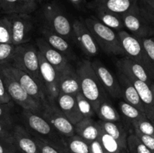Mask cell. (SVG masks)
I'll list each match as a JSON object with an SVG mask.
<instances>
[{"label": "cell", "instance_id": "6da1fadb", "mask_svg": "<svg viewBox=\"0 0 154 153\" xmlns=\"http://www.w3.org/2000/svg\"><path fill=\"white\" fill-rule=\"evenodd\" d=\"M76 70L79 76L81 89L85 97L91 102L96 112L99 105L108 100V93L92 66L90 60L84 59L77 64Z\"/></svg>", "mask_w": 154, "mask_h": 153}, {"label": "cell", "instance_id": "7a4b0ae2", "mask_svg": "<svg viewBox=\"0 0 154 153\" xmlns=\"http://www.w3.org/2000/svg\"><path fill=\"white\" fill-rule=\"evenodd\" d=\"M89 28L97 43L104 52L108 55H125L117 33L112 28L104 25L95 16H90L84 19Z\"/></svg>", "mask_w": 154, "mask_h": 153}, {"label": "cell", "instance_id": "3957f363", "mask_svg": "<svg viewBox=\"0 0 154 153\" xmlns=\"http://www.w3.org/2000/svg\"><path fill=\"white\" fill-rule=\"evenodd\" d=\"M7 65L26 72L45 86L40 74L38 49L33 44L26 43L16 45L13 57Z\"/></svg>", "mask_w": 154, "mask_h": 153}, {"label": "cell", "instance_id": "277c9868", "mask_svg": "<svg viewBox=\"0 0 154 153\" xmlns=\"http://www.w3.org/2000/svg\"><path fill=\"white\" fill-rule=\"evenodd\" d=\"M21 115L26 128L32 134L51 143L66 148L63 136L41 114L23 110Z\"/></svg>", "mask_w": 154, "mask_h": 153}, {"label": "cell", "instance_id": "5b68a950", "mask_svg": "<svg viewBox=\"0 0 154 153\" xmlns=\"http://www.w3.org/2000/svg\"><path fill=\"white\" fill-rule=\"evenodd\" d=\"M42 13L47 27L68 40H73L72 23L57 3L54 2L45 3L42 7Z\"/></svg>", "mask_w": 154, "mask_h": 153}, {"label": "cell", "instance_id": "8992f818", "mask_svg": "<svg viewBox=\"0 0 154 153\" xmlns=\"http://www.w3.org/2000/svg\"><path fill=\"white\" fill-rule=\"evenodd\" d=\"M0 72L12 100L21 106L23 110L41 114L42 105L31 97L2 65H0Z\"/></svg>", "mask_w": 154, "mask_h": 153}, {"label": "cell", "instance_id": "52a82bcc", "mask_svg": "<svg viewBox=\"0 0 154 153\" xmlns=\"http://www.w3.org/2000/svg\"><path fill=\"white\" fill-rule=\"evenodd\" d=\"M125 55L144 67L154 80V66L141 40L126 30L117 32Z\"/></svg>", "mask_w": 154, "mask_h": 153}, {"label": "cell", "instance_id": "ba28073f", "mask_svg": "<svg viewBox=\"0 0 154 153\" xmlns=\"http://www.w3.org/2000/svg\"><path fill=\"white\" fill-rule=\"evenodd\" d=\"M125 28L138 38L154 37V26L140 8L138 2L122 15Z\"/></svg>", "mask_w": 154, "mask_h": 153}, {"label": "cell", "instance_id": "9c48e42d", "mask_svg": "<svg viewBox=\"0 0 154 153\" xmlns=\"http://www.w3.org/2000/svg\"><path fill=\"white\" fill-rule=\"evenodd\" d=\"M41 115L63 136H70L75 134L74 124L66 116L57 101L48 99L42 106Z\"/></svg>", "mask_w": 154, "mask_h": 153}, {"label": "cell", "instance_id": "30bf717a", "mask_svg": "<svg viewBox=\"0 0 154 153\" xmlns=\"http://www.w3.org/2000/svg\"><path fill=\"white\" fill-rule=\"evenodd\" d=\"M2 66L20 84L25 91L42 106L48 101L49 98L45 87L39 83L32 76L26 72L11 65Z\"/></svg>", "mask_w": 154, "mask_h": 153}, {"label": "cell", "instance_id": "8fae6325", "mask_svg": "<svg viewBox=\"0 0 154 153\" xmlns=\"http://www.w3.org/2000/svg\"><path fill=\"white\" fill-rule=\"evenodd\" d=\"M11 23L14 45L29 43L35 31V21L31 14L7 15Z\"/></svg>", "mask_w": 154, "mask_h": 153}, {"label": "cell", "instance_id": "7c38bea8", "mask_svg": "<svg viewBox=\"0 0 154 153\" xmlns=\"http://www.w3.org/2000/svg\"><path fill=\"white\" fill-rule=\"evenodd\" d=\"M73 40L82 52L88 56H95L99 53V46L91 32L86 25L84 20L77 19L72 22Z\"/></svg>", "mask_w": 154, "mask_h": 153}, {"label": "cell", "instance_id": "4fadbf2b", "mask_svg": "<svg viewBox=\"0 0 154 153\" xmlns=\"http://www.w3.org/2000/svg\"><path fill=\"white\" fill-rule=\"evenodd\" d=\"M38 56L41 76L46 88L48 98L56 100L60 93V88H59L58 72L54 68V66L51 65L45 59V57L38 50Z\"/></svg>", "mask_w": 154, "mask_h": 153}, {"label": "cell", "instance_id": "5bb4252c", "mask_svg": "<svg viewBox=\"0 0 154 153\" xmlns=\"http://www.w3.org/2000/svg\"><path fill=\"white\" fill-rule=\"evenodd\" d=\"M92 66L108 95L115 99L122 98L121 86L118 78L116 77L99 60L92 62Z\"/></svg>", "mask_w": 154, "mask_h": 153}, {"label": "cell", "instance_id": "9a60e30c", "mask_svg": "<svg viewBox=\"0 0 154 153\" xmlns=\"http://www.w3.org/2000/svg\"><path fill=\"white\" fill-rule=\"evenodd\" d=\"M116 67L119 73L123 74L127 77L143 81L150 86L153 84V78L145 68L129 57L120 58L116 63Z\"/></svg>", "mask_w": 154, "mask_h": 153}, {"label": "cell", "instance_id": "2e32d148", "mask_svg": "<svg viewBox=\"0 0 154 153\" xmlns=\"http://www.w3.org/2000/svg\"><path fill=\"white\" fill-rule=\"evenodd\" d=\"M12 136L13 144L18 153H40L34 136L26 127L15 124L13 128Z\"/></svg>", "mask_w": 154, "mask_h": 153}, {"label": "cell", "instance_id": "e0dca14e", "mask_svg": "<svg viewBox=\"0 0 154 153\" xmlns=\"http://www.w3.org/2000/svg\"><path fill=\"white\" fill-rule=\"evenodd\" d=\"M59 88L60 93L76 95L81 92L79 76L76 68L69 63L58 73Z\"/></svg>", "mask_w": 154, "mask_h": 153}, {"label": "cell", "instance_id": "ac0fdd59", "mask_svg": "<svg viewBox=\"0 0 154 153\" xmlns=\"http://www.w3.org/2000/svg\"><path fill=\"white\" fill-rule=\"evenodd\" d=\"M35 45L38 50L51 65L54 66L58 73L61 71L69 63H70L69 59L66 56L51 46L42 37L36 39Z\"/></svg>", "mask_w": 154, "mask_h": 153}, {"label": "cell", "instance_id": "d6986e66", "mask_svg": "<svg viewBox=\"0 0 154 153\" xmlns=\"http://www.w3.org/2000/svg\"><path fill=\"white\" fill-rule=\"evenodd\" d=\"M38 4L35 0H0V11L5 15L31 14Z\"/></svg>", "mask_w": 154, "mask_h": 153}, {"label": "cell", "instance_id": "ffe728a7", "mask_svg": "<svg viewBox=\"0 0 154 153\" xmlns=\"http://www.w3.org/2000/svg\"><path fill=\"white\" fill-rule=\"evenodd\" d=\"M56 101L63 113L74 125L84 118L80 111L75 95L60 93Z\"/></svg>", "mask_w": 154, "mask_h": 153}, {"label": "cell", "instance_id": "44dd1931", "mask_svg": "<svg viewBox=\"0 0 154 153\" xmlns=\"http://www.w3.org/2000/svg\"><path fill=\"white\" fill-rule=\"evenodd\" d=\"M41 33L42 38H45L51 46L62 52L69 60L73 59L75 57V52L67 39L65 38L63 36L57 34L53 30L50 29L46 26L41 28Z\"/></svg>", "mask_w": 154, "mask_h": 153}, {"label": "cell", "instance_id": "7402d4cb", "mask_svg": "<svg viewBox=\"0 0 154 153\" xmlns=\"http://www.w3.org/2000/svg\"><path fill=\"white\" fill-rule=\"evenodd\" d=\"M129 79L132 81L139 94L147 118L154 123V94L151 86L143 81L133 78Z\"/></svg>", "mask_w": 154, "mask_h": 153}, {"label": "cell", "instance_id": "603a6c76", "mask_svg": "<svg viewBox=\"0 0 154 153\" xmlns=\"http://www.w3.org/2000/svg\"><path fill=\"white\" fill-rule=\"evenodd\" d=\"M137 3L138 0H93L87 4V7L89 8H102L122 16L130 10Z\"/></svg>", "mask_w": 154, "mask_h": 153}, {"label": "cell", "instance_id": "cb8c5ba5", "mask_svg": "<svg viewBox=\"0 0 154 153\" xmlns=\"http://www.w3.org/2000/svg\"><path fill=\"white\" fill-rule=\"evenodd\" d=\"M117 78H118L120 86H121L122 98H123V100L130 104L132 106H135L140 111L145 113L144 108L141 100V98H140L139 94L132 81L123 74L119 73Z\"/></svg>", "mask_w": 154, "mask_h": 153}, {"label": "cell", "instance_id": "d4e9b609", "mask_svg": "<svg viewBox=\"0 0 154 153\" xmlns=\"http://www.w3.org/2000/svg\"><path fill=\"white\" fill-rule=\"evenodd\" d=\"M75 134L83 138L84 140L90 143L99 139V125L98 122L93 118L84 117L82 120L74 125Z\"/></svg>", "mask_w": 154, "mask_h": 153}, {"label": "cell", "instance_id": "484cf974", "mask_svg": "<svg viewBox=\"0 0 154 153\" xmlns=\"http://www.w3.org/2000/svg\"><path fill=\"white\" fill-rule=\"evenodd\" d=\"M90 9L95 13L94 16L106 26L112 28L114 31H117V32L125 30L121 15L105 10L102 8H91Z\"/></svg>", "mask_w": 154, "mask_h": 153}, {"label": "cell", "instance_id": "4316f807", "mask_svg": "<svg viewBox=\"0 0 154 153\" xmlns=\"http://www.w3.org/2000/svg\"><path fill=\"white\" fill-rule=\"evenodd\" d=\"M98 124L102 129L105 130L107 134L114 137L123 148L128 150L127 148V138L128 134L126 128L120 122H104L99 120Z\"/></svg>", "mask_w": 154, "mask_h": 153}, {"label": "cell", "instance_id": "83f0119b", "mask_svg": "<svg viewBox=\"0 0 154 153\" xmlns=\"http://www.w3.org/2000/svg\"><path fill=\"white\" fill-rule=\"evenodd\" d=\"M63 140L69 153H91L90 143L77 134L63 137Z\"/></svg>", "mask_w": 154, "mask_h": 153}, {"label": "cell", "instance_id": "f1b7e54d", "mask_svg": "<svg viewBox=\"0 0 154 153\" xmlns=\"http://www.w3.org/2000/svg\"><path fill=\"white\" fill-rule=\"evenodd\" d=\"M96 113L99 118V120L102 121L114 122L120 121V113L117 109L111 104L109 99L105 100L99 105Z\"/></svg>", "mask_w": 154, "mask_h": 153}, {"label": "cell", "instance_id": "f546056e", "mask_svg": "<svg viewBox=\"0 0 154 153\" xmlns=\"http://www.w3.org/2000/svg\"><path fill=\"white\" fill-rule=\"evenodd\" d=\"M99 140L102 143L105 153H127V150L122 147V146L99 126Z\"/></svg>", "mask_w": 154, "mask_h": 153}, {"label": "cell", "instance_id": "4dcf8cb0", "mask_svg": "<svg viewBox=\"0 0 154 153\" xmlns=\"http://www.w3.org/2000/svg\"><path fill=\"white\" fill-rule=\"evenodd\" d=\"M118 106L121 114L130 124L132 122L147 118L145 113L140 111L138 108L132 106V104L127 103L125 100H121L119 102Z\"/></svg>", "mask_w": 154, "mask_h": 153}, {"label": "cell", "instance_id": "1f68e13d", "mask_svg": "<svg viewBox=\"0 0 154 153\" xmlns=\"http://www.w3.org/2000/svg\"><path fill=\"white\" fill-rule=\"evenodd\" d=\"M127 148L129 153H153L134 132L128 135Z\"/></svg>", "mask_w": 154, "mask_h": 153}, {"label": "cell", "instance_id": "d6a6232c", "mask_svg": "<svg viewBox=\"0 0 154 153\" xmlns=\"http://www.w3.org/2000/svg\"><path fill=\"white\" fill-rule=\"evenodd\" d=\"M75 97H76L80 111L83 114L84 117L94 118L96 116V111H95L91 102L85 97V95L83 94L82 92H78L75 95Z\"/></svg>", "mask_w": 154, "mask_h": 153}, {"label": "cell", "instance_id": "836d02e7", "mask_svg": "<svg viewBox=\"0 0 154 153\" xmlns=\"http://www.w3.org/2000/svg\"><path fill=\"white\" fill-rule=\"evenodd\" d=\"M0 43L13 44L11 23L7 15L0 18Z\"/></svg>", "mask_w": 154, "mask_h": 153}, {"label": "cell", "instance_id": "e575fe53", "mask_svg": "<svg viewBox=\"0 0 154 153\" xmlns=\"http://www.w3.org/2000/svg\"><path fill=\"white\" fill-rule=\"evenodd\" d=\"M32 135L34 136L35 140L37 142L39 150H40V153H69L66 148L64 147L59 146L55 144L51 143V142L42 139L36 135Z\"/></svg>", "mask_w": 154, "mask_h": 153}, {"label": "cell", "instance_id": "d590c367", "mask_svg": "<svg viewBox=\"0 0 154 153\" xmlns=\"http://www.w3.org/2000/svg\"><path fill=\"white\" fill-rule=\"evenodd\" d=\"M13 100L8 104H0V122L13 128L14 118L12 115Z\"/></svg>", "mask_w": 154, "mask_h": 153}, {"label": "cell", "instance_id": "8d00e7d4", "mask_svg": "<svg viewBox=\"0 0 154 153\" xmlns=\"http://www.w3.org/2000/svg\"><path fill=\"white\" fill-rule=\"evenodd\" d=\"M131 125L133 128V130H138L141 134L154 137V123L147 118L132 122Z\"/></svg>", "mask_w": 154, "mask_h": 153}, {"label": "cell", "instance_id": "74e56055", "mask_svg": "<svg viewBox=\"0 0 154 153\" xmlns=\"http://www.w3.org/2000/svg\"><path fill=\"white\" fill-rule=\"evenodd\" d=\"M16 45L0 43V65H7L14 53Z\"/></svg>", "mask_w": 154, "mask_h": 153}, {"label": "cell", "instance_id": "f35d334b", "mask_svg": "<svg viewBox=\"0 0 154 153\" xmlns=\"http://www.w3.org/2000/svg\"><path fill=\"white\" fill-rule=\"evenodd\" d=\"M145 49L150 61L154 66V37L147 38H138Z\"/></svg>", "mask_w": 154, "mask_h": 153}, {"label": "cell", "instance_id": "ab89813d", "mask_svg": "<svg viewBox=\"0 0 154 153\" xmlns=\"http://www.w3.org/2000/svg\"><path fill=\"white\" fill-rule=\"evenodd\" d=\"M138 2L145 14L154 17V0H138Z\"/></svg>", "mask_w": 154, "mask_h": 153}, {"label": "cell", "instance_id": "60d3db41", "mask_svg": "<svg viewBox=\"0 0 154 153\" xmlns=\"http://www.w3.org/2000/svg\"><path fill=\"white\" fill-rule=\"evenodd\" d=\"M11 101H12V99L8 92L0 72V104H8Z\"/></svg>", "mask_w": 154, "mask_h": 153}, {"label": "cell", "instance_id": "b9f144b4", "mask_svg": "<svg viewBox=\"0 0 154 153\" xmlns=\"http://www.w3.org/2000/svg\"><path fill=\"white\" fill-rule=\"evenodd\" d=\"M12 131H13V128L8 127L7 125L0 122V139L13 143Z\"/></svg>", "mask_w": 154, "mask_h": 153}, {"label": "cell", "instance_id": "7bdbcfd3", "mask_svg": "<svg viewBox=\"0 0 154 153\" xmlns=\"http://www.w3.org/2000/svg\"><path fill=\"white\" fill-rule=\"evenodd\" d=\"M133 132L138 136L140 140L144 142V145L147 147L150 150L154 153V137L151 136H148V135H145L144 134H141V132L138 131V130H133Z\"/></svg>", "mask_w": 154, "mask_h": 153}, {"label": "cell", "instance_id": "ee69618b", "mask_svg": "<svg viewBox=\"0 0 154 153\" xmlns=\"http://www.w3.org/2000/svg\"><path fill=\"white\" fill-rule=\"evenodd\" d=\"M0 153H18L12 142L0 139Z\"/></svg>", "mask_w": 154, "mask_h": 153}, {"label": "cell", "instance_id": "f6af8a7d", "mask_svg": "<svg viewBox=\"0 0 154 153\" xmlns=\"http://www.w3.org/2000/svg\"><path fill=\"white\" fill-rule=\"evenodd\" d=\"M90 146L91 153H105L102 143L99 139L90 142Z\"/></svg>", "mask_w": 154, "mask_h": 153}, {"label": "cell", "instance_id": "bcb514c9", "mask_svg": "<svg viewBox=\"0 0 154 153\" xmlns=\"http://www.w3.org/2000/svg\"><path fill=\"white\" fill-rule=\"evenodd\" d=\"M68 1L78 9H84V8L87 6L85 0H68Z\"/></svg>", "mask_w": 154, "mask_h": 153}, {"label": "cell", "instance_id": "7dc6e473", "mask_svg": "<svg viewBox=\"0 0 154 153\" xmlns=\"http://www.w3.org/2000/svg\"><path fill=\"white\" fill-rule=\"evenodd\" d=\"M142 11H143V10H142ZM145 15H146V16H147V17L148 18V19L150 20V21H151V22H152V23H153V25L154 26V17H153V16H147V14H145Z\"/></svg>", "mask_w": 154, "mask_h": 153}, {"label": "cell", "instance_id": "c3c4849f", "mask_svg": "<svg viewBox=\"0 0 154 153\" xmlns=\"http://www.w3.org/2000/svg\"><path fill=\"white\" fill-rule=\"evenodd\" d=\"M38 3H41V2H43L45 1H48V0H35Z\"/></svg>", "mask_w": 154, "mask_h": 153}, {"label": "cell", "instance_id": "681fc988", "mask_svg": "<svg viewBox=\"0 0 154 153\" xmlns=\"http://www.w3.org/2000/svg\"><path fill=\"white\" fill-rule=\"evenodd\" d=\"M151 88H152V89H153V94H154V83L153 84V85L151 86Z\"/></svg>", "mask_w": 154, "mask_h": 153}, {"label": "cell", "instance_id": "f907efd6", "mask_svg": "<svg viewBox=\"0 0 154 153\" xmlns=\"http://www.w3.org/2000/svg\"><path fill=\"white\" fill-rule=\"evenodd\" d=\"M153 83H154V81H153Z\"/></svg>", "mask_w": 154, "mask_h": 153}]
</instances>
